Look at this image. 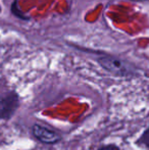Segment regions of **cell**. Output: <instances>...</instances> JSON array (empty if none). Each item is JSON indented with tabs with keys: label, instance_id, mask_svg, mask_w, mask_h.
I'll list each match as a JSON object with an SVG mask.
<instances>
[{
	"label": "cell",
	"instance_id": "6da1fadb",
	"mask_svg": "<svg viewBox=\"0 0 149 150\" xmlns=\"http://www.w3.org/2000/svg\"><path fill=\"white\" fill-rule=\"evenodd\" d=\"M20 106V97L14 91L0 95V120H10Z\"/></svg>",
	"mask_w": 149,
	"mask_h": 150
},
{
	"label": "cell",
	"instance_id": "7a4b0ae2",
	"mask_svg": "<svg viewBox=\"0 0 149 150\" xmlns=\"http://www.w3.org/2000/svg\"><path fill=\"white\" fill-rule=\"evenodd\" d=\"M99 64L106 69L107 71L115 76H128L132 73V69L127 62L119 59V58L112 57V56H104L98 59Z\"/></svg>",
	"mask_w": 149,
	"mask_h": 150
},
{
	"label": "cell",
	"instance_id": "3957f363",
	"mask_svg": "<svg viewBox=\"0 0 149 150\" xmlns=\"http://www.w3.org/2000/svg\"><path fill=\"white\" fill-rule=\"evenodd\" d=\"M32 134L37 140L44 144H55L61 140V137L58 133L39 124H35L32 127Z\"/></svg>",
	"mask_w": 149,
	"mask_h": 150
},
{
	"label": "cell",
	"instance_id": "277c9868",
	"mask_svg": "<svg viewBox=\"0 0 149 150\" xmlns=\"http://www.w3.org/2000/svg\"><path fill=\"white\" fill-rule=\"evenodd\" d=\"M137 143L139 145H141V146H144L147 149H149V128L142 134V136L137 141Z\"/></svg>",
	"mask_w": 149,
	"mask_h": 150
},
{
	"label": "cell",
	"instance_id": "5b68a950",
	"mask_svg": "<svg viewBox=\"0 0 149 150\" xmlns=\"http://www.w3.org/2000/svg\"><path fill=\"white\" fill-rule=\"evenodd\" d=\"M97 150H119V148L117 145L112 144V145H107V146H102L100 148H98Z\"/></svg>",
	"mask_w": 149,
	"mask_h": 150
},
{
	"label": "cell",
	"instance_id": "8992f818",
	"mask_svg": "<svg viewBox=\"0 0 149 150\" xmlns=\"http://www.w3.org/2000/svg\"><path fill=\"white\" fill-rule=\"evenodd\" d=\"M0 11H1V7H0Z\"/></svg>",
	"mask_w": 149,
	"mask_h": 150
},
{
	"label": "cell",
	"instance_id": "52a82bcc",
	"mask_svg": "<svg viewBox=\"0 0 149 150\" xmlns=\"http://www.w3.org/2000/svg\"><path fill=\"white\" fill-rule=\"evenodd\" d=\"M139 1H140V0H139Z\"/></svg>",
	"mask_w": 149,
	"mask_h": 150
}]
</instances>
